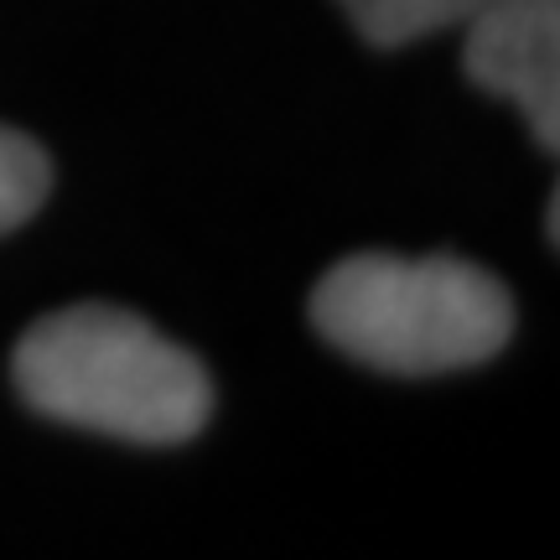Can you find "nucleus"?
Here are the masks:
<instances>
[{
	"label": "nucleus",
	"instance_id": "obj_6",
	"mask_svg": "<svg viewBox=\"0 0 560 560\" xmlns=\"http://www.w3.org/2000/svg\"><path fill=\"white\" fill-rule=\"evenodd\" d=\"M556 223H560V198L550 192V208H545V240H550V249L560 244V229H556Z\"/></svg>",
	"mask_w": 560,
	"mask_h": 560
},
{
	"label": "nucleus",
	"instance_id": "obj_5",
	"mask_svg": "<svg viewBox=\"0 0 560 560\" xmlns=\"http://www.w3.org/2000/svg\"><path fill=\"white\" fill-rule=\"evenodd\" d=\"M52 166L42 156L32 136H21L11 125H0V234H11L47 202Z\"/></svg>",
	"mask_w": 560,
	"mask_h": 560
},
{
	"label": "nucleus",
	"instance_id": "obj_1",
	"mask_svg": "<svg viewBox=\"0 0 560 560\" xmlns=\"http://www.w3.org/2000/svg\"><path fill=\"white\" fill-rule=\"evenodd\" d=\"M21 400L37 416L136 446L192 441L213 416V384L187 348L125 306H62L16 342Z\"/></svg>",
	"mask_w": 560,
	"mask_h": 560
},
{
	"label": "nucleus",
	"instance_id": "obj_2",
	"mask_svg": "<svg viewBox=\"0 0 560 560\" xmlns=\"http://www.w3.org/2000/svg\"><path fill=\"white\" fill-rule=\"evenodd\" d=\"M312 327L380 374H452L503 353L514 301L457 255H348L317 280Z\"/></svg>",
	"mask_w": 560,
	"mask_h": 560
},
{
	"label": "nucleus",
	"instance_id": "obj_3",
	"mask_svg": "<svg viewBox=\"0 0 560 560\" xmlns=\"http://www.w3.org/2000/svg\"><path fill=\"white\" fill-rule=\"evenodd\" d=\"M462 68L520 109L540 151L560 140V0H493L462 26Z\"/></svg>",
	"mask_w": 560,
	"mask_h": 560
},
{
	"label": "nucleus",
	"instance_id": "obj_4",
	"mask_svg": "<svg viewBox=\"0 0 560 560\" xmlns=\"http://www.w3.org/2000/svg\"><path fill=\"white\" fill-rule=\"evenodd\" d=\"M338 5L359 26L363 42H374V47H405V42L467 26L493 0H338Z\"/></svg>",
	"mask_w": 560,
	"mask_h": 560
}]
</instances>
